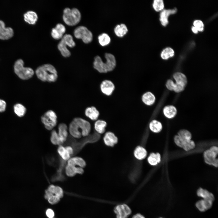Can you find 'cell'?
Wrapping results in <instances>:
<instances>
[{
  "label": "cell",
  "mask_w": 218,
  "mask_h": 218,
  "mask_svg": "<svg viewBox=\"0 0 218 218\" xmlns=\"http://www.w3.org/2000/svg\"><path fill=\"white\" fill-rule=\"evenodd\" d=\"M197 194L198 197L203 199L209 200L213 202L215 199L213 193L202 188H200L197 190Z\"/></svg>",
  "instance_id": "19"
},
{
  "label": "cell",
  "mask_w": 218,
  "mask_h": 218,
  "mask_svg": "<svg viewBox=\"0 0 218 218\" xmlns=\"http://www.w3.org/2000/svg\"><path fill=\"white\" fill-rule=\"evenodd\" d=\"M192 30L194 33L195 34L197 33L198 32V31L197 29L194 26L192 27Z\"/></svg>",
  "instance_id": "47"
},
{
  "label": "cell",
  "mask_w": 218,
  "mask_h": 218,
  "mask_svg": "<svg viewBox=\"0 0 218 218\" xmlns=\"http://www.w3.org/2000/svg\"><path fill=\"white\" fill-rule=\"evenodd\" d=\"M68 127L64 123L60 124L58 126V135L61 141L64 143L67 140L68 136Z\"/></svg>",
  "instance_id": "20"
},
{
  "label": "cell",
  "mask_w": 218,
  "mask_h": 218,
  "mask_svg": "<svg viewBox=\"0 0 218 218\" xmlns=\"http://www.w3.org/2000/svg\"><path fill=\"white\" fill-rule=\"evenodd\" d=\"M104 144L109 147H113L118 142L117 137L112 132H108L105 134L103 138Z\"/></svg>",
  "instance_id": "17"
},
{
  "label": "cell",
  "mask_w": 218,
  "mask_h": 218,
  "mask_svg": "<svg viewBox=\"0 0 218 218\" xmlns=\"http://www.w3.org/2000/svg\"><path fill=\"white\" fill-rule=\"evenodd\" d=\"M13 35V29L10 27H6L4 21L0 20V39L8 40L12 38Z\"/></svg>",
  "instance_id": "12"
},
{
  "label": "cell",
  "mask_w": 218,
  "mask_h": 218,
  "mask_svg": "<svg viewBox=\"0 0 218 218\" xmlns=\"http://www.w3.org/2000/svg\"><path fill=\"white\" fill-rule=\"evenodd\" d=\"M65 171L67 175L70 177H73L77 174H82L84 172L83 168L68 164L65 167Z\"/></svg>",
  "instance_id": "16"
},
{
  "label": "cell",
  "mask_w": 218,
  "mask_h": 218,
  "mask_svg": "<svg viewBox=\"0 0 218 218\" xmlns=\"http://www.w3.org/2000/svg\"><path fill=\"white\" fill-rule=\"evenodd\" d=\"M132 218H145V217L140 213H137L134 215Z\"/></svg>",
  "instance_id": "46"
},
{
  "label": "cell",
  "mask_w": 218,
  "mask_h": 218,
  "mask_svg": "<svg viewBox=\"0 0 218 218\" xmlns=\"http://www.w3.org/2000/svg\"><path fill=\"white\" fill-rule=\"evenodd\" d=\"M60 198L55 196L52 195L48 199V202L52 204L57 203L60 200Z\"/></svg>",
  "instance_id": "42"
},
{
  "label": "cell",
  "mask_w": 218,
  "mask_h": 218,
  "mask_svg": "<svg viewBox=\"0 0 218 218\" xmlns=\"http://www.w3.org/2000/svg\"><path fill=\"white\" fill-rule=\"evenodd\" d=\"M50 140L51 143L54 145H61L63 143L60 139L58 133L55 130H52L51 132Z\"/></svg>",
  "instance_id": "35"
},
{
  "label": "cell",
  "mask_w": 218,
  "mask_h": 218,
  "mask_svg": "<svg viewBox=\"0 0 218 218\" xmlns=\"http://www.w3.org/2000/svg\"><path fill=\"white\" fill-rule=\"evenodd\" d=\"M98 38L99 44L103 46L108 45L111 41L110 37L107 34L105 33H102L99 35Z\"/></svg>",
  "instance_id": "37"
},
{
  "label": "cell",
  "mask_w": 218,
  "mask_h": 218,
  "mask_svg": "<svg viewBox=\"0 0 218 218\" xmlns=\"http://www.w3.org/2000/svg\"><path fill=\"white\" fill-rule=\"evenodd\" d=\"M163 218V217H160V218Z\"/></svg>",
  "instance_id": "48"
},
{
  "label": "cell",
  "mask_w": 218,
  "mask_h": 218,
  "mask_svg": "<svg viewBox=\"0 0 218 218\" xmlns=\"http://www.w3.org/2000/svg\"><path fill=\"white\" fill-rule=\"evenodd\" d=\"M75 37L78 39H81L85 44L90 43L92 40L93 35L92 32L86 27L79 26L74 31Z\"/></svg>",
  "instance_id": "8"
},
{
  "label": "cell",
  "mask_w": 218,
  "mask_h": 218,
  "mask_svg": "<svg viewBox=\"0 0 218 218\" xmlns=\"http://www.w3.org/2000/svg\"><path fill=\"white\" fill-rule=\"evenodd\" d=\"M178 135L181 138L187 140H191L192 135L191 133L187 130L182 129L178 133Z\"/></svg>",
  "instance_id": "39"
},
{
  "label": "cell",
  "mask_w": 218,
  "mask_h": 218,
  "mask_svg": "<svg viewBox=\"0 0 218 218\" xmlns=\"http://www.w3.org/2000/svg\"><path fill=\"white\" fill-rule=\"evenodd\" d=\"M213 202L209 200L202 199L197 202L195 206L199 211L204 212L211 208Z\"/></svg>",
  "instance_id": "15"
},
{
  "label": "cell",
  "mask_w": 218,
  "mask_h": 218,
  "mask_svg": "<svg viewBox=\"0 0 218 218\" xmlns=\"http://www.w3.org/2000/svg\"><path fill=\"white\" fill-rule=\"evenodd\" d=\"M65 148L70 156L73 154V148L71 147L70 146H67L65 147Z\"/></svg>",
  "instance_id": "45"
},
{
  "label": "cell",
  "mask_w": 218,
  "mask_h": 218,
  "mask_svg": "<svg viewBox=\"0 0 218 218\" xmlns=\"http://www.w3.org/2000/svg\"><path fill=\"white\" fill-rule=\"evenodd\" d=\"M174 140L175 143L177 146L183 148L186 151L192 150L195 147V143L193 140L183 139L177 135L174 137Z\"/></svg>",
  "instance_id": "10"
},
{
  "label": "cell",
  "mask_w": 218,
  "mask_h": 218,
  "mask_svg": "<svg viewBox=\"0 0 218 218\" xmlns=\"http://www.w3.org/2000/svg\"><path fill=\"white\" fill-rule=\"evenodd\" d=\"M81 18V12L77 8L70 9L66 8L63 10V20L68 25L73 26L77 25L80 22Z\"/></svg>",
  "instance_id": "4"
},
{
  "label": "cell",
  "mask_w": 218,
  "mask_h": 218,
  "mask_svg": "<svg viewBox=\"0 0 218 218\" xmlns=\"http://www.w3.org/2000/svg\"><path fill=\"white\" fill-rule=\"evenodd\" d=\"M193 25L198 31H202L204 29V24L203 22L200 20H196L193 23Z\"/></svg>",
  "instance_id": "41"
},
{
  "label": "cell",
  "mask_w": 218,
  "mask_h": 218,
  "mask_svg": "<svg viewBox=\"0 0 218 218\" xmlns=\"http://www.w3.org/2000/svg\"><path fill=\"white\" fill-rule=\"evenodd\" d=\"M57 151L63 160H68L70 158L71 156L65 149V147L62 145L59 146Z\"/></svg>",
  "instance_id": "36"
},
{
  "label": "cell",
  "mask_w": 218,
  "mask_h": 218,
  "mask_svg": "<svg viewBox=\"0 0 218 218\" xmlns=\"http://www.w3.org/2000/svg\"><path fill=\"white\" fill-rule=\"evenodd\" d=\"M6 105V103L4 101L0 99V112H3L5 111Z\"/></svg>",
  "instance_id": "43"
},
{
  "label": "cell",
  "mask_w": 218,
  "mask_h": 218,
  "mask_svg": "<svg viewBox=\"0 0 218 218\" xmlns=\"http://www.w3.org/2000/svg\"><path fill=\"white\" fill-rule=\"evenodd\" d=\"M57 118L55 112L51 110H49L41 116V120L45 128L48 130H51L56 125Z\"/></svg>",
  "instance_id": "7"
},
{
  "label": "cell",
  "mask_w": 218,
  "mask_h": 218,
  "mask_svg": "<svg viewBox=\"0 0 218 218\" xmlns=\"http://www.w3.org/2000/svg\"><path fill=\"white\" fill-rule=\"evenodd\" d=\"M154 9L157 12L162 10L164 7V4L162 0H154L153 4Z\"/></svg>",
  "instance_id": "40"
},
{
  "label": "cell",
  "mask_w": 218,
  "mask_h": 218,
  "mask_svg": "<svg viewBox=\"0 0 218 218\" xmlns=\"http://www.w3.org/2000/svg\"><path fill=\"white\" fill-rule=\"evenodd\" d=\"M105 57L106 60L104 62L99 56L95 57L93 62L94 68L101 73H106L113 70L115 68L116 62L114 56L112 54L106 53Z\"/></svg>",
  "instance_id": "2"
},
{
  "label": "cell",
  "mask_w": 218,
  "mask_h": 218,
  "mask_svg": "<svg viewBox=\"0 0 218 218\" xmlns=\"http://www.w3.org/2000/svg\"><path fill=\"white\" fill-rule=\"evenodd\" d=\"M176 12V9L163 10L160 14V20L161 24L164 26H166L168 22V18L169 16L170 15L175 13Z\"/></svg>",
  "instance_id": "18"
},
{
  "label": "cell",
  "mask_w": 218,
  "mask_h": 218,
  "mask_svg": "<svg viewBox=\"0 0 218 218\" xmlns=\"http://www.w3.org/2000/svg\"><path fill=\"white\" fill-rule=\"evenodd\" d=\"M218 153V148L217 146H212L203 153L204 159L205 162L208 165L215 167L218 166V160L217 157Z\"/></svg>",
  "instance_id": "9"
},
{
  "label": "cell",
  "mask_w": 218,
  "mask_h": 218,
  "mask_svg": "<svg viewBox=\"0 0 218 218\" xmlns=\"http://www.w3.org/2000/svg\"><path fill=\"white\" fill-rule=\"evenodd\" d=\"M14 111L15 114L19 117L24 116L26 112V108L22 104H17L14 106Z\"/></svg>",
  "instance_id": "34"
},
{
  "label": "cell",
  "mask_w": 218,
  "mask_h": 218,
  "mask_svg": "<svg viewBox=\"0 0 218 218\" xmlns=\"http://www.w3.org/2000/svg\"><path fill=\"white\" fill-rule=\"evenodd\" d=\"M148 163L152 166L157 165L161 161V156L159 153H151L147 158Z\"/></svg>",
  "instance_id": "31"
},
{
  "label": "cell",
  "mask_w": 218,
  "mask_h": 218,
  "mask_svg": "<svg viewBox=\"0 0 218 218\" xmlns=\"http://www.w3.org/2000/svg\"><path fill=\"white\" fill-rule=\"evenodd\" d=\"M134 154L135 157L137 159L141 160L146 157L147 155V152L144 147L141 146H138L135 149Z\"/></svg>",
  "instance_id": "26"
},
{
  "label": "cell",
  "mask_w": 218,
  "mask_h": 218,
  "mask_svg": "<svg viewBox=\"0 0 218 218\" xmlns=\"http://www.w3.org/2000/svg\"><path fill=\"white\" fill-rule=\"evenodd\" d=\"M177 110L175 107L172 105L167 106L163 109L165 116L169 118L173 117L176 114Z\"/></svg>",
  "instance_id": "28"
},
{
  "label": "cell",
  "mask_w": 218,
  "mask_h": 218,
  "mask_svg": "<svg viewBox=\"0 0 218 218\" xmlns=\"http://www.w3.org/2000/svg\"><path fill=\"white\" fill-rule=\"evenodd\" d=\"M38 78L43 81L54 82L58 78V73L55 68L52 65L47 64L38 67L35 70Z\"/></svg>",
  "instance_id": "3"
},
{
  "label": "cell",
  "mask_w": 218,
  "mask_h": 218,
  "mask_svg": "<svg viewBox=\"0 0 218 218\" xmlns=\"http://www.w3.org/2000/svg\"><path fill=\"white\" fill-rule=\"evenodd\" d=\"M91 129V125L89 122L80 117H76L70 123L68 130L70 134L74 137L80 138L82 136H88Z\"/></svg>",
  "instance_id": "1"
},
{
  "label": "cell",
  "mask_w": 218,
  "mask_h": 218,
  "mask_svg": "<svg viewBox=\"0 0 218 218\" xmlns=\"http://www.w3.org/2000/svg\"><path fill=\"white\" fill-rule=\"evenodd\" d=\"M46 213V216L49 218H53L54 216V213L53 211L50 209H47Z\"/></svg>",
  "instance_id": "44"
},
{
  "label": "cell",
  "mask_w": 218,
  "mask_h": 218,
  "mask_svg": "<svg viewBox=\"0 0 218 218\" xmlns=\"http://www.w3.org/2000/svg\"><path fill=\"white\" fill-rule=\"evenodd\" d=\"M174 54L173 50L172 48L168 47L163 50L161 53V56L162 59L166 60L173 56Z\"/></svg>",
  "instance_id": "38"
},
{
  "label": "cell",
  "mask_w": 218,
  "mask_h": 218,
  "mask_svg": "<svg viewBox=\"0 0 218 218\" xmlns=\"http://www.w3.org/2000/svg\"><path fill=\"white\" fill-rule=\"evenodd\" d=\"M142 99L145 104L150 105L154 103L155 101V98L152 93L150 92H148L144 93L143 95Z\"/></svg>",
  "instance_id": "30"
},
{
  "label": "cell",
  "mask_w": 218,
  "mask_h": 218,
  "mask_svg": "<svg viewBox=\"0 0 218 218\" xmlns=\"http://www.w3.org/2000/svg\"><path fill=\"white\" fill-rule=\"evenodd\" d=\"M166 86L169 90L174 91L178 93L183 91L185 87L176 84L171 80H168L166 84Z\"/></svg>",
  "instance_id": "27"
},
{
  "label": "cell",
  "mask_w": 218,
  "mask_h": 218,
  "mask_svg": "<svg viewBox=\"0 0 218 218\" xmlns=\"http://www.w3.org/2000/svg\"><path fill=\"white\" fill-rule=\"evenodd\" d=\"M24 62L22 59H19L16 60L14 66V72L21 79H28L32 77L34 71L30 68L24 67Z\"/></svg>",
  "instance_id": "5"
},
{
  "label": "cell",
  "mask_w": 218,
  "mask_h": 218,
  "mask_svg": "<svg viewBox=\"0 0 218 218\" xmlns=\"http://www.w3.org/2000/svg\"><path fill=\"white\" fill-rule=\"evenodd\" d=\"M106 126L107 123L105 121L99 120L95 123L94 129L98 133L102 134L105 131Z\"/></svg>",
  "instance_id": "32"
},
{
  "label": "cell",
  "mask_w": 218,
  "mask_h": 218,
  "mask_svg": "<svg viewBox=\"0 0 218 218\" xmlns=\"http://www.w3.org/2000/svg\"><path fill=\"white\" fill-rule=\"evenodd\" d=\"M149 128L150 130L155 133L160 132L162 130V126L161 124L156 120H153L150 123Z\"/></svg>",
  "instance_id": "33"
},
{
  "label": "cell",
  "mask_w": 218,
  "mask_h": 218,
  "mask_svg": "<svg viewBox=\"0 0 218 218\" xmlns=\"http://www.w3.org/2000/svg\"><path fill=\"white\" fill-rule=\"evenodd\" d=\"M46 190L51 195H55L60 198H62L63 195L62 189L58 186L51 185L48 187V189Z\"/></svg>",
  "instance_id": "24"
},
{
  "label": "cell",
  "mask_w": 218,
  "mask_h": 218,
  "mask_svg": "<svg viewBox=\"0 0 218 218\" xmlns=\"http://www.w3.org/2000/svg\"><path fill=\"white\" fill-rule=\"evenodd\" d=\"M67 46L70 48H73L75 46L72 36L69 34L64 35L58 45V48L61 55L64 57H68L71 54V52L68 49Z\"/></svg>",
  "instance_id": "6"
},
{
  "label": "cell",
  "mask_w": 218,
  "mask_h": 218,
  "mask_svg": "<svg viewBox=\"0 0 218 218\" xmlns=\"http://www.w3.org/2000/svg\"><path fill=\"white\" fill-rule=\"evenodd\" d=\"M128 31L127 28L124 24L117 25L114 28V32L118 37H122L125 35Z\"/></svg>",
  "instance_id": "29"
},
{
  "label": "cell",
  "mask_w": 218,
  "mask_h": 218,
  "mask_svg": "<svg viewBox=\"0 0 218 218\" xmlns=\"http://www.w3.org/2000/svg\"><path fill=\"white\" fill-rule=\"evenodd\" d=\"M65 31V26L62 24L58 23L55 28H52L51 35L54 39L59 40L61 39Z\"/></svg>",
  "instance_id": "13"
},
{
  "label": "cell",
  "mask_w": 218,
  "mask_h": 218,
  "mask_svg": "<svg viewBox=\"0 0 218 218\" xmlns=\"http://www.w3.org/2000/svg\"><path fill=\"white\" fill-rule=\"evenodd\" d=\"M24 19L30 25H34L37 21L38 16L37 13L32 11H28L24 15Z\"/></svg>",
  "instance_id": "21"
},
{
  "label": "cell",
  "mask_w": 218,
  "mask_h": 218,
  "mask_svg": "<svg viewBox=\"0 0 218 218\" xmlns=\"http://www.w3.org/2000/svg\"><path fill=\"white\" fill-rule=\"evenodd\" d=\"M67 164L75 166L82 168L85 167L86 163L81 157H78L70 158L68 160Z\"/></svg>",
  "instance_id": "22"
},
{
  "label": "cell",
  "mask_w": 218,
  "mask_h": 218,
  "mask_svg": "<svg viewBox=\"0 0 218 218\" xmlns=\"http://www.w3.org/2000/svg\"><path fill=\"white\" fill-rule=\"evenodd\" d=\"M176 81V84L185 87L187 84V79L185 75L181 72H177L173 75Z\"/></svg>",
  "instance_id": "25"
},
{
  "label": "cell",
  "mask_w": 218,
  "mask_h": 218,
  "mask_svg": "<svg viewBox=\"0 0 218 218\" xmlns=\"http://www.w3.org/2000/svg\"><path fill=\"white\" fill-rule=\"evenodd\" d=\"M117 218H127L131 214L130 207L125 204L118 205L114 209Z\"/></svg>",
  "instance_id": "11"
},
{
  "label": "cell",
  "mask_w": 218,
  "mask_h": 218,
  "mask_svg": "<svg viewBox=\"0 0 218 218\" xmlns=\"http://www.w3.org/2000/svg\"><path fill=\"white\" fill-rule=\"evenodd\" d=\"M100 88L103 93L109 96L112 94L115 87L114 84L111 81L105 80L101 84Z\"/></svg>",
  "instance_id": "14"
},
{
  "label": "cell",
  "mask_w": 218,
  "mask_h": 218,
  "mask_svg": "<svg viewBox=\"0 0 218 218\" xmlns=\"http://www.w3.org/2000/svg\"><path fill=\"white\" fill-rule=\"evenodd\" d=\"M85 115L93 121L97 119L99 113L95 107L94 106L87 107L85 111Z\"/></svg>",
  "instance_id": "23"
}]
</instances>
